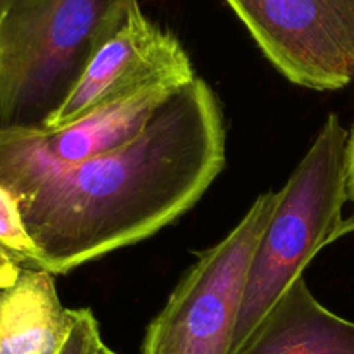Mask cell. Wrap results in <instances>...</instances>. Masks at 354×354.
<instances>
[{
  "label": "cell",
  "mask_w": 354,
  "mask_h": 354,
  "mask_svg": "<svg viewBox=\"0 0 354 354\" xmlns=\"http://www.w3.org/2000/svg\"><path fill=\"white\" fill-rule=\"evenodd\" d=\"M225 2L228 3V6L232 7V10L237 9L239 6H242V3H248V2H252V0H225Z\"/></svg>",
  "instance_id": "cell-12"
},
{
  "label": "cell",
  "mask_w": 354,
  "mask_h": 354,
  "mask_svg": "<svg viewBox=\"0 0 354 354\" xmlns=\"http://www.w3.org/2000/svg\"><path fill=\"white\" fill-rule=\"evenodd\" d=\"M234 12L289 82L311 90L354 82V0H252Z\"/></svg>",
  "instance_id": "cell-5"
},
{
  "label": "cell",
  "mask_w": 354,
  "mask_h": 354,
  "mask_svg": "<svg viewBox=\"0 0 354 354\" xmlns=\"http://www.w3.org/2000/svg\"><path fill=\"white\" fill-rule=\"evenodd\" d=\"M237 354H354V324L322 306L301 277Z\"/></svg>",
  "instance_id": "cell-7"
},
{
  "label": "cell",
  "mask_w": 354,
  "mask_h": 354,
  "mask_svg": "<svg viewBox=\"0 0 354 354\" xmlns=\"http://www.w3.org/2000/svg\"><path fill=\"white\" fill-rule=\"evenodd\" d=\"M349 131L328 114L310 151L279 190L244 287L230 354H237L322 248L337 241L348 194Z\"/></svg>",
  "instance_id": "cell-3"
},
{
  "label": "cell",
  "mask_w": 354,
  "mask_h": 354,
  "mask_svg": "<svg viewBox=\"0 0 354 354\" xmlns=\"http://www.w3.org/2000/svg\"><path fill=\"white\" fill-rule=\"evenodd\" d=\"M55 275L21 268L0 287V354H59L75 325L76 310L62 306Z\"/></svg>",
  "instance_id": "cell-8"
},
{
  "label": "cell",
  "mask_w": 354,
  "mask_h": 354,
  "mask_svg": "<svg viewBox=\"0 0 354 354\" xmlns=\"http://www.w3.org/2000/svg\"><path fill=\"white\" fill-rule=\"evenodd\" d=\"M192 78L194 66L178 38L152 23L135 3L45 130L68 127L106 104L159 86H180Z\"/></svg>",
  "instance_id": "cell-6"
},
{
  "label": "cell",
  "mask_w": 354,
  "mask_h": 354,
  "mask_svg": "<svg viewBox=\"0 0 354 354\" xmlns=\"http://www.w3.org/2000/svg\"><path fill=\"white\" fill-rule=\"evenodd\" d=\"M225 147L223 111L196 76L175 88L130 144L7 192L41 270L64 275L178 220L223 171Z\"/></svg>",
  "instance_id": "cell-1"
},
{
  "label": "cell",
  "mask_w": 354,
  "mask_h": 354,
  "mask_svg": "<svg viewBox=\"0 0 354 354\" xmlns=\"http://www.w3.org/2000/svg\"><path fill=\"white\" fill-rule=\"evenodd\" d=\"M0 251L21 268L41 270L38 251L28 235L14 197L0 185Z\"/></svg>",
  "instance_id": "cell-9"
},
{
  "label": "cell",
  "mask_w": 354,
  "mask_h": 354,
  "mask_svg": "<svg viewBox=\"0 0 354 354\" xmlns=\"http://www.w3.org/2000/svg\"><path fill=\"white\" fill-rule=\"evenodd\" d=\"M348 194H349V201L354 203V127L353 130L349 131V142H348ZM354 232V213L348 220L342 221L341 230H339L337 239L342 237L346 234H351Z\"/></svg>",
  "instance_id": "cell-11"
},
{
  "label": "cell",
  "mask_w": 354,
  "mask_h": 354,
  "mask_svg": "<svg viewBox=\"0 0 354 354\" xmlns=\"http://www.w3.org/2000/svg\"><path fill=\"white\" fill-rule=\"evenodd\" d=\"M100 344H102V339H100L99 322L93 317L92 310L82 308V310H76L71 334L59 354H93Z\"/></svg>",
  "instance_id": "cell-10"
},
{
  "label": "cell",
  "mask_w": 354,
  "mask_h": 354,
  "mask_svg": "<svg viewBox=\"0 0 354 354\" xmlns=\"http://www.w3.org/2000/svg\"><path fill=\"white\" fill-rule=\"evenodd\" d=\"M138 0H0V131L45 130Z\"/></svg>",
  "instance_id": "cell-2"
},
{
  "label": "cell",
  "mask_w": 354,
  "mask_h": 354,
  "mask_svg": "<svg viewBox=\"0 0 354 354\" xmlns=\"http://www.w3.org/2000/svg\"><path fill=\"white\" fill-rule=\"evenodd\" d=\"M279 197L261 194L223 241L197 256L145 330L140 354H230L251 259Z\"/></svg>",
  "instance_id": "cell-4"
},
{
  "label": "cell",
  "mask_w": 354,
  "mask_h": 354,
  "mask_svg": "<svg viewBox=\"0 0 354 354\" xmlns=\"http://www.w3.org/2000/svg\"><path fill=\"white\" fill-rule=\"evenodd\" d=\"M93 354H118V353H114L113 349H109V348H107V346L102 342V344L99 346V349H97V351L93 353Z\"/></svg>",
  "instance_id": "cell-13"
}]
</instances>
